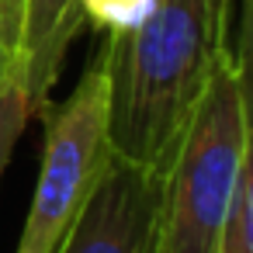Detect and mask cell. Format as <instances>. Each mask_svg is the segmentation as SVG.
Wrapping results in <instances>:
<instances>
[{
	"label": "cell",
	"mask_w": 253,
	"mask_h": 253,
	"mask_svg": "<svg viewBox=\"0 0 253 253\" xmlns=\"http://www.w3.org/2000/svg\"><path fill=\"white\" fill-rule=\"evenodd\" d=\"M229 42L232 0H153L142 21L108 32V149L167 177L201 97L229 63Z\"/></svg>",
	"instance_id": "obj_1"
},
{
	"label": "cell",
	"mask_w": 253,
	"mask_h": 253,
	"mask_svg": "<svg viewBox=\"0 0 253 253\" xmlns=\"http://www.w3.org/2000/svg\"><path fill=\"white\" fill-rule=\"evenodd\" d=\"M250 122L232 66L225 63L201 97L184 142L163 177L153 253H222L236 211Z\"/></svg>",
	"instance_id": "obj_2"
},
{
	"label": "cell",
	"mask_w": 253,
	"mask_h": 253,
	"mask_svg": "<svg viewBox=\"0 0 253 253\" xmlns=\"http://www.w3.org/2000/svg\"><path fill=\"white\" fill-rule=\"evenodd\" d=\"M42 122L39 184L14 253H56L108 167V90L101 59L84 70L66 101L42 111Z\"/></svg>",
	"instance_id": "obj_3"
},
{
	"label": "cell",
	"mask_w": 253,
	"mask_h": 253,
	"mask_svg": "<svg viewBox=\"0 0 253 253\" xmlns=\"http://www.w3.org/2000/svg\"><path fill=\"white\" fill-rule=\"evenodd\" d=\"M160 201L163 177L111 153L94 194L56 253H153Z\"/></svg>",
	"instance_id": "obj_4"
},
{
	"label": "cell",
	"mask_w": 253,
	"mask_h": 253,
	"mask_svg": "<svg viewBox=\"0 0 253 253\" xmlns=\"http://www.w3.org/2000/svg\"><path fill=\"white\" fill-rule=\"evenodd\" d=\"M87 25L77 0H28L25 4V35H21V59L18 73L25 80L32 115L49 108L52 87L63 73L70 42Z\"/></svg>",
	"instance_id": "obj_5"
},
{
	"label": "cell",
	"mask_w": 253,
	"mask_h": 253,
	"mask_svg": "<svg viewBox=\"0 0 253 253\" xmlns=\"http://www.w3.org/2000/svg\"><path fill=\"white\" fill-rule=\"evenodd\" d=\"M28 118H32V101H28L25 80H21V73H11L0 84V177H4V170L11 163V153H14Z\"/></svg>",
	"instance_id": "obj_6"
},
{
	"label": "cell",
	"mask_w": 253,
	"mask_h": 253,
	"mask_svg": "<svg viewBox=\"0 0 253 253\" xmlns=\"http://www.w3.org/2000/svg\"><path fill=\"white\" fill-rule=\"evenodd\" d=\"M229 66L239 84V97L246 108V122L253 128V0H239L236 7V28L229 42Z\"/></svg>",
	"instance_id": "obj_7"
},
{
	"label": "cell",
	"mask_w": 253,
	"mask_h": 253,
	"mask_svg": "<svg viewBox=\"0 0 253 253\" xmlns=\"http://www.w3.org/2000/svg\"><path fill=\"white\" fill-rule=\"evenodd\" d=\"M222 253H253V128H250V149H246L239 198H236V211H232Z\"/></svg>",
	"instance_id": "obj_8"
},
{
	"label": "cell",
	"mask_w": 253,
	"mask_h": 253,
	"mask_svg": "<svg viewBox=\"0 0 253 253\" xmlns=\"http://www.w3.org/2000/svg\"><path fill=\"white\" fill-rule=\"evenodd\" d=\"M87 21H94L104 32H125L149 11L153 0H77Z\"/></svg>",
	"instance_id": "obj_9"
},
{
	"label": "cell",
	"mask_w": 253,
	"mask_h": 253,
	"mask_svg": "<svg viewBox=\"0 0 253 253\" xmlns=\"http://www.w3.org/2000/svg\"><path fill=\"white\" fill-rule=\"evenodd\" d=\"M25 4L28 0H0V45H4L14 73L21 59V35H25Z\"/></svg>",
	"instance_id": "obj_10"
},
{
	"label": "cell",
	"mask_w": 253,
	"mask_h": 253,
	"mask_svg": "<svg viewBox=\"0 0 253 253\" xmlns=\"http://www.w3.org/2000/svg\"><path fill=\"white\" fill-rule=\"evenodd\" d=\"M11 73H14V66H11V59H7V52H4V45H0V84H4Z\"/></svg>",
	"instance_id": "obj_11"
}]
</instances>
